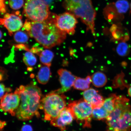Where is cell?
<instances>
[{
  "instance_id": "obj_15",
  "label": "cell",
  "mask_w": 131,
  "mask_h": 131,
  "mask_svg": "<svg viewBox=\"0 0 131 131\" xmlns=\"http://www.w3.org/2000/svg\"><path fill=\"white\" fill-rule=\"evenodd\" d=\"M51 75L50 67L43 65H41L36 77L38 81L42 84L48 82Z\"/></svg>"
},
{
  "instance_id": "obj_3",
  "label": "cell",
  "mask_w": 131,
  "mask_h": 131,
  "mask_svg": "<svg viewBox=\"0 0 131 131\" xmlns=\"http://www.w3.org/2000/svg\"><path fill=\"white\" fill-rule=\"evenodd\" d=\"M106 131L131 130V106L125 96H117L114 109L106 118Z\"/></svg>"
},
{
  "instance_id": "obj_5",
  "label": "cell",
  "mask_w": 131,
  "mask_h": 131,
  "mask_svg": "<svg viewBox=\"0 0 131 131\" xmlns=\"http://www.w3.org/2000/svg\"><path fill=\"white\" fill-rule=\"evenodd\" d=\"M66 97L53 91L46 95L40 101V109L45 113L44 120L51 121L58 116L66 107Z\"/></svg>"
},
{
  "instance_id": "obj_1",
  "label": "cell",
  "mask_w": 131,
  "mask_h": 131,
  "mask_svg": "<svg viewBox=\"0 0 131 131\" xmlns=\"http://www.w3.org/2000/svg\"><path fill=\"white\" fill-rule=\"evenodd\" d=\"M29 35L34 38L44 48L50 49L63 43L67 33L57 28L54 22L53 14L48 19L41 22H32Z\"/></svg>"
},
{
  "instance_id": "obj_13",
  "label": "cell",
  "mask_w": 131,
  "mask_h": 131,
  "mask_svg": "<svg viewBox=\"0 0 131 131\" xmlns=\"http://www.w3.org/2000/svg\"><path fill=\"white\" fill-rule=\"evenodd\" d=\"M74 117L70 108L66 107L59 115L50 121L51 124L54 127H58L61 131L66 130V126L72 122Z\"/></svg>"
},
{
  "instance_id": "obj_14",
  "label": "cell",
  "mask_w": 131,
  "mask_h": 131,
  "mask_svg": "<svg viewBox=\"0 0 131 131\" xmlns=\"http://www.w3.org/2000/svg\"><path fill=\"white\" fill-rule=\"evenodd\" d=\"M83 96L84 100L91 104L93 109L100 108L104 104V98L97 91L93 88L84 91Z\"/></svg>"
},
{
  "instance_id": "obj_8",
  "label": "cell",
  "mask_w": 131,
  "mask_h": 131,
  "mask_svg": "<svg viewBox=\"0 0 131 131\" xmlns=\"http://www.w3.org/2000/svg\"><path fill=\"white\" fill-rule=\"evenodd\" d=\"M129 8L130 4L127 0H117L107 5L103 13L105 18L110 23H116L123 19L124 15Z\"/></svg>"
},
{
  "instance_id": "obj_28",
  "label": "cell",
  "mask_w": 131,
  "mask_h": 131,
  "mask_svg": "<svg viewBox=\"0 0 131 131\" xmlns=\"http://www.w3.org/2000/svg\"><path fill=\"white\" fill-rule=\"evenodd\" d=\"M32 26V23L30 22L29 20H26L23 26L25 29L27 31L29 32L31 29Z\"/></svg>"
},
{
  "instance_id": "obj_4",
  "label": "cell",
  "mask_w": 131,
  "mask_h": 131,
  "mask_svg": "<svg viewBox=\"0 0 131 131\" xmlns=\"http://www.w3.org/2000/svg\"><path fill=\"white\" fill-rule=\"evenodd\" d=\"M63 6L68 12L81 19L86 25L88 30H90L95 36V19L96 13L91 0H64Z\"/></svg>"
},
{
  "instance_id": "obj_17",
  "label": "cell",
  "mask_w": 131,
  "mask_h": 131,
  "mask_svg": "<svg viewBox=\"0 0 131 131\" xmlns=\"http://www.w3.org/2000/svg\"><path fill=\"white\" fill-rule=\"evenodd\" d=\"M91 82V77L89 76L85 78L77 77L73 87L75 89L84 91L89 89Z\"/></svg>"
},
{
  "instance_id": "obj_25",
  "label": "cell",
  "mask_w": 131,
  "mask_h": 131,
  "mask_svg": "<svg viewBox=\"0 0 131 131\" xmlns=\"http://www.w3.org/2000/svg\"><path fill=\"white\" fill-rule=\"evenodd\" d=\"M24 0H9L10 6L14 10L20 9L24 5Z\"/></svg>"
},
{
  "instance_id": "obj_32",
  "label": "cell",
  "mask_w": 131,
  "mask_h": 131,
  "mask_svg": "<svg viewBox=\"0 0 131 131\" xmlns=\"http://www.w3.org/2000/svg\"><path fill=\"white\" fill-rule=\"evenodd\" d=\"M128 95L131 97V86L129 87L128 90Z\"/></svg>"
},
{
  "instance_id": "obj_30",
  "label": "cell",
  "mask_w": 131,
  "mask_h": 131,
  "mask_svg": "<svg viewBox=\"0 0 131 131\" xmlns=\"http://www.w3.org/2000/svg\"><path fill=\"white\" fill-rule=\"evenodd\" d=\"M16 48L18 49H20L24 50H27L29 51V50L27 46L23 45V44H20V45H16L15 46Z\"/></svg>"
},
{
  "instance_id": "obj_10",
  "label": "cell",
  "mask_w": 131,
  "mask_h": 131,
  "mask_svg": "<svg viewBox=\"0 0 131 131\" xmlns=\"http://www.w3.org/2000/svg\"><path fill=\"white\" fill-rule=\"evenodd\" d=\"M20 101V96L16 92L14 93H6L1 99L0 109L13 116H15Z\"/></svg>"
},
{
  "instance_id": "obj_7",
  "label": "cell",
  "mask_w": 131,
  "mask_h": 131,
  "mask_svg": "<svg viewBox=\"0 0 131 131\" xmlns=\"http://www.w3.org/2000/svg\"><path fill=\"white\" fill-rule=\"evenodd\" d=\"M72 112L74 119L83 128L91 127L93 108L84 99L70 103L68 106Z\"/></svg>"
},
{
  "instance_id": "obj_31",
  "label": "cell",
  "mask_w": 131,
  "mask_h": 131,
  "mask_svg": "<svg viewBox=\"0 0 131 131\" xmlns=\"http://www.w3.org/2000/svg\"><path fill=\"white\" fill-rule=\"evenodd\" d=\"M48 5L51 4L53 0H42Z\"/></svg>"
},
{
  "instance_id": "obj_2",
  "label": "cell",
  "mask_w": 131,
  "mask_h": 131,
  "mask_svg": "<svg viewBox=\"0 0 131 131\" xmlns=\"http://www.w3.org/2000/svg\"><path fill=\"white\" fill-rule=\"evenodd\" d=\"M20 96V101L16 113L19 120L26 121L31 119L34 116L40 117V109L42 93L37 85L33 82L24 86L21 85L15 91Z\"/></svg>"
},
{
  "instance_id": "obj_33",
  "label": "cell",
  "mask_w": 131,
  "mask_h": 131,
  "mask_svg": "<svg viewBox=\"0 0 131 131\" xmlns=\"http://www.w3.org/2000/svg\"><path fill=\"white\" fill-rule=\"evenodd\" d=\"M3 37V34L1 31L0 30V40H1Z\"/></svg>"
},
{
  "instance_id": "obj_9",
  "label": "cell",
  "mask_w": 131,
  "mask_h": 131,
  "mask_svg": "<svg viewBox=\"0 0 131 131\" xmlns=\"http://www.w3.org/2000/svg\"><path fill=\"white\" fill-rule=\"evenodd\" d=\"M53 14L54 22L58 28L70 35L74 34L78 22L73 14L68 12L59 15Z\"/></svg>"
},
{
  "instance_id": "obj_11",
  "label": "cell",
  "mask_w": 131,
  "mask_h": 131,
  "mask_svg": "<svg viewBox=\"0 0 131 131\" xmlns=\"http://www.w3.org/2000/svg\"><path fill=\"white\" fill-rule=\"evenodd\" d=\"M17 12L16 14H6L4 17L0 18V25L5 27L10 36L13 32L19 30L23 27L22 16Z\"/></svg>"
},
{
  "instance_id": "obj_27",
  "label": "cell",
  "mask_w": 131,
  "mask_h": 131,
  "mask_svg": "<svg viewBox=\"0 0 131 131\" xmlns=\"http://www.w3.org/2000/svg\"><path fill=\"white\" fill-rule=\"evenodd\" d=\"M8 78L7 70L4 68L0 67V82L5 81Z\"/></svg>"
},
{
  "instance_id": "obj_6",
  "label": "cell",
  "mask_w": 131,
  "mask_h": 131,
  "mask_svg": "<svg viewBox=\"0 0 131 131\" xmlns=\"http://www.w3.org/2000/svg\"><path fill=\"white\" fill-rule=\"evenodd\" d=\"M51 14L49 5L42 0H26L23 14L33 22H41L48 19Z\"/></svg>"
},
{
  "instance_id": "obj_20",
  "label": "cell",
  "mask_w": 131,
  "mask_h": 131,
  "mask_svg": "<svg viewBox=\"0 0 131 131\" xmlns=\"http://www.w3.org/2000/svg\"><path fill=\"white\" fill-rule=\"evenodd\" d=\"M116 51L119 56H127L130 53V47L125 41H121L118 44L116 47Z\"/></svg>"
},
{
  "instance_id": "obj_12",
  "label": "cell",
  "mask_w": 131,
  "mask_h": 131,
  "mask_svg": "<svg viewBox=\"0 0 131 131\" xmlns=\"http://www.w3.org/2000/svg\"><path fill=\"white\" fill-rule=\"evenodd\" d=\"M57 73L59 78L61 88L54 91L57 94H63L69 91L73 86L77 77L71 72L63 69L58 70Z\"/></svg>"
},
{
  "instance_id": "obj_24",
  "label": "cell",
  "mask_w": 131,
  "mask_h": 131,
  "mask_svg": "<svg viewBox=\"0 0 131 131\" xmlns=\"http://www.w3.org/2000/svg\"><path fill=\"white\" fill-rule=\"evenodd\" d=\"M14 39L15 41L17 43H24L28 41L29 36L26 32L19 31L14 34Z\"/></svg>"
},
{
  "instance_id": "obj_34",
  "label": "cell",
  "mask_w": 131,
  "mask_h": 131,
  "mask_svg": "<svg viewBox=\"0 0 131 131\" xmlns=\"http://www.w3.org/2000/svg\"><path fill=\"white\" fill-rule=\"evenodd\" d=\"M130 9V13H131V2L130 4V8H129Z\"/></svg>"
},
{
  "instance_id": "obj_21",
  "label": "cell",
  "mask_w": 131,
  "mask_h": 131,
  "mask_svg": "<svg viewBox=\"0 0 131 131\" xmlns=\"http://www.w3.org/2000/svg\"><path fill=\"white\" fill-rule=\"evenodd\" d=\"M117 96L115 94L109 95L108 97L104 100L103 106L110 113L112 112L114 109L115 103Z\"/></svg>"
},
{
  "instance_id": "obj_16",
  "label": "cell",
  "mask_w": 131,
  "mask_h": 131,
  "mask_svg": "<svg viewBox=\"0 0 131 131\" xmlns=\"http://www.w3.org/2000/svg\"><path fill=\"white\" fill-rule=\"evenodd\" d=\"M92 83L96 88H100L105 86L107 83V77L104 73L97 72L93 74L91 77Z\"/></svg>"
},
{
  "instance_id": "obj_18",
  "label": "cell",
  "mask_w": 131,
  "mask_h": 131,
  "mask_svg": "<svg viewBox=\"0 0 131 131\" xmlns=\"http://www.w3.org/2000/svg\"><path fill=\"white\" fill-rule=\"evenodd\" d=\"M54 56V53L51 51L44 50L40 54V61L43 65L50 67Z\"/></svg>"
},
{
  "instance_id": "obj_29",
  "label": "cell",
  "mask_w": 131,
  "mask_h": 131,
  "mask_svg": "<svg viewBox=\"0 0 131 131\" xmlns=\"http://www.w3.org/2000/svg\"><path fill=\"white\" fill-rule=\"evenodd\" d=\"M21 131H33V129L31 126L26 124L23 126Z\"/></svg>"
},
{
  "instance_id": "obj_19",
  "label": "cell",
  "mask_w": 131,
  "mask_h": 131,
  "mask_svg": "<svg viewBox=\"0 0 131 131\" xmlns=\"http://www.w3.org/2000/svg\"><path fill=\"white\" fill-rule=\"evenodd\" d=\"M110 113L103 107L93 109L92 118L97 120L106 119Z\"/></svg>"
},
{
  "instance_id": "obj_23",
  "label": "cell",
  "mask_w": 131,
  "mask_h": 131,
  "mask_svg": "<svg viewBox=\"0 0 131 131\" xmlns=\"http://www.w3.org/2000/svg\"><path fill=\"white\" fill-rule=\"evenodd\" d=\"M23 60L25 64L29 67L35 65L37 62L36 57L30 51L27 52L25 54Z\"/></svg>"
},
{
  "instance_id": "obj_26",
  "label": "cell",
  "mask_w": 131,
  "mask_h": 131,
  "mask_svg": "<svg viewBox=\"0 0 131 131\" xmlns=\"http://www.w3.org/2000/svg\"><path fill=\"white\" fill-rule=\"evenodd\" d=\"M12 91L10 88H6L5 85L3 83H0V99H1L6 93H8Z\"/></svg>"
},
{
  "instance_id": "obj_22",
  "label": "cell",
  "mask_w": 131,
  "mask_h": 131,
  "mask_svg": "<svg viewBox=\"0 0 131 131\" xmlns=\"http://www.w3.org/2000/svg\"><path fill=\"white\" fill-rule=\"evenodd\" d=\"M124 74L123 73L119 74L114 78L112 82V87L114 88H120L121 89L126 87H129L124 79Z\"/></svg>"
}]
</instances>
